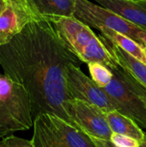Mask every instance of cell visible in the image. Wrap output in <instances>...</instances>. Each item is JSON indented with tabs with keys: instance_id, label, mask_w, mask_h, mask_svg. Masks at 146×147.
Masks as SVG:
<instances>
[{
	"instance_id": "cell-19",
	"label": "cell",
	"mask_w": 146,
	"mask_h": 147,
	"mask_svg": "<svg viewBox=\"0 0 146 147\" xmlns=\"http://www.w3.org/2000/svg\"><path fill=\"white\" fill-rule=\"evenodd\" d=\"M95 144L96 145L97 147H117L115 146L110 140H102V139H97L91 137Z\"/></svg>"
},
{
	"instance_id": "cell-8",
	"label": "cell",
	"mask_w": 146,
	"mask_h": 147,
	"mask_svg": "<svg viewBox=\"0 0 146 147\" xmlns=\"http://www.w3.org/2000/svg\"><path fill=\"white\" fill-rule=\"evenodd\" d=\"M40 18L28 3L9 1L0 16V46L9 43L29 22Z\"/></svg>"
},
{
	"instance_id": "cell-6",
	"label": "cell",
	"mask_w": 146,
	"mask_h": 147,
	"mask_svg": "<svg viewBox=\"0 0 146 147\" xmlns=\"http://www.w3.org/2000/svg\"><path fill=\"white\" fill-rule=\"evenodd\" d=\"M66 113L73 125L90 137L110 140L111 131L105 113L83 100L71 99L65 102Z\"/></svg>"
},
{
	"instance_id": "cell-4",
	"label": "cell",
	"mask_w": 146,
	"mask_h": 147,
	"mask_svg": "<svg viewBox=\"0 0 146 147\" xmlns=\"http://www.w3.org/2000/svg\"><path fill=\"white\" fill-rule=\"evenodd\" d=\"M114 78L104 89L112 99L116 110L146 129V108L138 95L139 82L126 70L119 66L111 70Z\"/></svg>"
},
{
	"instance_id": "cell-21",
	"label": "cell",
	"mask_w": 146,
	"mask_h": 147,
	"mask_svg": "<svg viewBox=\"0 0 146 147\" xmlns=\"http://www.w3.org/2000/svg\"><path fill=\"white\" fill-rule=\"evenodd\" d=\"M9 2V0H0V16L4 11V9L7 8Z\"/></svg>"
},
{
	"instance_id": "cell-7",
	"label": "cell",
	"mask_w": 146,
	"mask_h": 147,
	"mask_svg": "<svg viewBox=\"0 0 146 147\" xmlns=\"http://www.w3.org/2000/svg\"><path fill=\"white\" fill-rule=\"evenodd\" d=\"M67 92L71 99H78L91 103L104 113L115 111L116 108L104 90L99 87L91 78L86 76L80 66L70 65L66 70Z\"/></svg>"
},
{
	"instance_id": "cell-10",
	"label": "cell",
	"mask_w": 146,
	"mask_h": 147,
	"mask_svg": "<svg viewBox=\"0 0 146 147\" xmlns=\"http://www.w3.org/2000/svg\"><path fill=\"white\" fill-rule=\"evenodd\" d=\"M48 117L66 147H97L91 137L83 130L58 116L48 115Z\"/></svg>"
},
{
	"instance_id": "cell-3",
	"label": "cell",
	"mask_w": 146,
	"mask_h": 147,
	"mask_svg": "<svg viewBox=\"0 0 146 147\" xmlns=\"http://www.w3.org/2000/svg\"><path fill=\"white\" fill-rule=\"evenodd\" d=\"M32 127L34 118L26 90L0 73V138Z\"/></svg>"
},
{
	"instance_id": "cell-13",
	"label": "cell",
	"mask_w": 146,
	"mask_h": 147,
	"mask_svg": "<svg viewBox=\"0 0 146 147\" xmlns=\"http://www.w3.org/2000/svg\"><path fill=\"white\" fill-rule=\"evenodd\" d=\"M31 142L35 147H66L52 125L48 115H40L34 120Z\"/></svg>"
},
{
	"instance_id": "cell-15",
	"label": "cell",
	"mask_w": 146,
	"mask_h": 147,
	"mask_svg": "<svg viewBox=\"0 0 146 147\" xmlns=\"http://www.w3.org/2000/svg\"><path fill=\"white\" fill-rule=\"evenodd\" d=\"M102 35L122 50L146 65V53L142 46L132 38L109 28H100Z\"/></svg>"
},
{
	"instance_id": "cell-5",
	"label": "cell",
	"mask_w": 146,
	"mask_h": 147,
	"mask_svg": "<svg viewBox=\"0 0 146 147\" xmlns=\"http://www.w3.org/2000/svg\"><path fill=\"white\" fill-rule=\"evenodd\" d=\"M74 16L90 28L98 30L102 28L113 29L127 35L139 44V34L142 28L114 12L89 0H76Z\"/></svg>"
},
{
	"instance_id": "cell-11",
	"label": "cell",
	"mask_w": 146,
	"mask_h": 147,
	"mask_svg": "<svg viewBox=\"0 0 146 147\" xmlns=\"http://www.w3.org/2000/svg\"><path fill=\"white\" fill-rule=\"evenodd\" d=\"M32 10L40 17H72L76 9V0H27Z\"/></svg>"
},
{
	"instance_id": "cell-16",
	"label": "cell",
	"mask_w": 146,
	"mask_h": 147,
	"mask_svg": "<svg viewBox=\"0 0 146 147\" xmlns=\"http://www.w3.org/2000/svg\"><path fill=\"white\" fill-rule=\"evenodd\" d=\"M88 68L91 79L101 88L107 87L112 81L114 74L112 71L106 65L98 63L91 62L88 64Z\"/></svg>"
},
{
	"instance_id": "cell-9",
	"label": "cell",
	"mask_w": 146,
	"mask_h": 147,
	"mask_svg": "<svg viewBox=\"0 0 146 147\" xmlns=\"http://www.w3.org/2000/svg\"><path fill=\"white\" fill-rule=\"evenodd\" d=\"M128 22L146 30V0H95Z\"/></svg>"
},
{
	"instance_id": "cell-14",
	"label": "cell",
	"mask_w": 146,
	"mask_h": 147,
	"mask_svg": "<svg viewBox=\"0 0 146 147\" xmlns=\"http://www.w3.org/2000/svg\"><path fill=\"white\" fill-rule=\"evenodd\" d=\"M105 115L109 127L113 133L132 137L139 142L143 140L145 133L132 119L122 115L117 110L105 113Z\"/></svg>"
},
{
	"instance_id": "cell-22",
	"label": "cell",
	"mask_w": 146,
	"mask_h": 147,
	"mask_svg": "<svg viewBox=\"0 0 146 147\" xmlns=\"http://www.w3.org/2000/svg\"><path fill=\"white\" fill-rule=\"evenodd\" d=\"M139 147H146V134L145 133V136H144V139L143 140L140 142V146Z\"/></svg>"
},
{
	"instance_id": "cell-12",
	"label": "cell",
	"mask_w": 146,
	"mask_h": 147,
	"mask_svg": "<svg viewBox=\"0 0 146 147\" xmlns=\"http://www.w3.org/2000/svg\"><path fill=\"white\" fill-rule=\"evenodd\" d=\"M102 39L106 44L107 47L113 54L117 63L120 67L130 73L140 84L146 89V65L140 62L120 47H117L108 39L101 34Z\"/></svg>"
},
{
	"instance_id": "cell-2",
	"label": "cell",
	"mask_w": 146,
	"mask_h": 147,
	"mask_svg": "<svg viewBox=\"0 0 146 147\" xmlns=\"http://www.w3.org/2000/svg\"><path fill=\"white\" fill-rule=\"evenodd\" d=\"M44 19L52 23L63 40L83 63L98 62L110 70L120 66L101 35L97 36L90 27L75 16H49Z\"/></svg>"
},
{
	"instance_id": "cell-1",
	"label": "cell",
	"mask_w": 146,
	"mask_h": 147,
	"mask_svg": "<svg viewBox=\"0 0 146 147\" xmlns=\"http://www.w3.org/2000/svg\"><path fill=\"white\" fill-rule=\"evenodd\" d=\"M81 64L52 23L44 18L32 21L9 43L0 46V65L9 78L26 90L34 120L46 114L74 126L65 110L70 100L66 70L70 65Z\"/></svg>"
},
{
	"instance_id": "cell-23",
	"label": "cell",
	"mask_w": 146,
	"mask_h": 147,
	"mask_svg": "<svg viewBox=\"0 0 146 147\" xmlns=\"http://www.w3.org/2000/svg\"><path fill=\"white\" fill-rule=\"evenodd\" d=\"M9 1H17V2H23V3H28L27 0H9Z\"/></svg>"
},
{
	"instance_id": "cell-20",
	"label": "cell",
	"mask_w": 146,
	"mask_h": 147,
	"mask_svg": "<svg viewBox=\"0 0 146 147\" xmlns=\"http://www.w3.org/2000/svg\"><path fill=\"white\" fill-rule=\"evenodd\" d=\"M137 92H138V95L139 96V97L141 98V100L143 101L146 108V89L139 83L138 87H137Z\"/></svg>"
},
{
	"instance_id": "cell-18",
	"label": "cell",
	"mask_w": 146,
	"mask_h": 147,
	"mask_svg": "<svg viewBox=\"0 0 146 147\" xmlns=\"http://www.w3.org/2000/svg\"><path fill=\"white\" fill-rule=\"evenodd\" d=\"M0 147H35L31 140H27L15 135H9L0 141Z\"/></svg>"
},
{
	"instance_id": "cell-17",
	"label": "cell",
	"mask_w": 146,
	"mask_h": 147,
	"mask_svg": "<svg viewBox=\"0 0 146 147\" xmlns=\"http://www.w3.org/2000/svg\"><path fill=\"white\" fill-rule=\"evenodd\" d=\"M110 141L117 147H139L140 142L132 137L113 133Z\"/></svg>"
}]
</instances>
